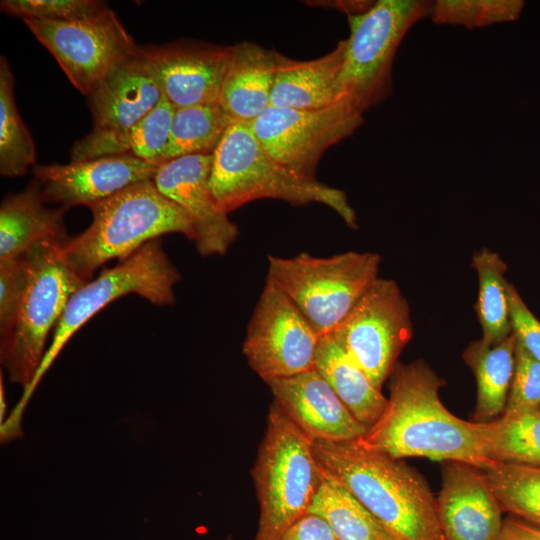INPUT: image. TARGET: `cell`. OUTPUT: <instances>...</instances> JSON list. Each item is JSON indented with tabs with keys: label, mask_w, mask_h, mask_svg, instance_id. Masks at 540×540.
Here are the masks:
<instances>
[{
	"label": "cell",
	"mask_w": 540,
	"mask_h": 540,
	"mask_svg": "<svg viewBox=\"0 0 540 540\" xmlns=\"http://www.w3.org/2000/svg\"><path fill=\"white\" fill-rule=\"evenodd\" d=\"M387 406L358 441L395 459L423 457L459 461L484 470L494 464L483 454L472 422L442 403L445 384L422 360L397 363L391 372Z\"/></svg>",
	"instance_id": "1"
},
{
	"label": "cell",
	"mask_w": 540,
	"mask_h": 540,
	"mask_svg": "<svg viewBox=\"0 0 540 540\" xmlns=\"http://www.w3.org/2000/svg\"><path fill=\"white\" fill-rule=\"evenodd\" d=\"M313 450L321 468L398 540H445L436 498L416 469L358 440L313 441Z\"/></svg>",
	"instance_id": "2"
},
{
	"label": "cell",
	"mask_w": 540,
	"mask_h": 540,
	"mask_svg": "<svg viewBox=\"0 0 540 540\" xmlns=\"http://www.w3.org/2000/svg\"><path fill=\"white\" fill-rule=\"evenodd\" d=\"M88 207L91 225L62 245L66 264L84 282L107 261L124 260L162 235L180 233L195 238L189 214L164 196L152 180L132 184Z\"/></svg>",
	"instance_id": "3"
},
{
	"label": "cell",
	"mask_w": 540,
	"mask_h": 540,
	"mask_svg": "<svg viewBox=\"0 0 540 540\" xmlns=\"http://www.w3.org/2000/svg\"><path fill=\"white\" fill-rule=\"evenodd\" d=\"M209 188L227 214L263 198L291 205L320 203L334 210L349 228L358 229L356 213L344 191L300 175L274 160L248 122H233L213 152Z\"/></svg>",
	"instance_id": "4"
},
{
	"label": "cell",
	"mask_w": 540,
	"mask_h": 540,
	"mask_svg": "<svg viewBox=\"0 0 540 540\" xmlns=\"http://www.w3.org/2000/svg\"><path fill=\"white\" fill-rule=\"evenodd\" d=\"M66 242V241H65ZM45 240L23 254L25 281L9 329L1 334L0 361L10 382L30 389L47 349L45 344L73 293L84 283L66 264L62 245Z\"/></svg>",
	"instance_id": "5"
},
{
	"label": "cell",
	"mask_w": 540,
	"mask_h": 540,
	"mask_svg": "<svg viewBox=\"0 0 540 540\" xmlns=\"http://www.w3.org/2000/svg\"><path fill=\"white\" fill-rule=\"evenodd\" d=\"M259 504L254 540H279L308 512L322 469L313 441L272 402L266 430L251 471Z\"/></svg>",
	"instance_id": "6"
},
{
	"label": "cell",
	"mask_w": 540,
	"mask_h": 540,
	"mask_svg": "<svg viewBox=\"0 0 540 540\" xmlns=\"http://www.w3.org/2000/svg\"><path fill=\"white\" fill-rule=\"evenodd\" d=\"M381 257L349 251L330 257L305 252L268 256L267 278L278 286L322 335L332 333L379 278Z\"/></svg>",
	"instance_id": "7"
},
{
	"label": "cell",
	"mask_w": 540,
	"mask_h": 540,
	"mask_svg": "<svg viewBox=\"0 0 540 540\" xmlns=\"http://www.w3.org/2000/svg\"><path fill=\"white\" fill-rule=\"evenodd\" d=\"M432 6L425 0H378L364 12L347 15L350 34L344 40L340 85L343 97L360 113L390 95L397 49Z\"/></svg>",
	"instance_id": "8"
},
{
	"label": "cell",
	"mask_w": 540,
	"mask_h": 540,
	"mask_svg": "<svg viewBox=\"0 0 540 540\" xmlns=\"http://www.w3.org/2000/svg\"><path fill=\"white\" fill-rule=\"evenodd\" d=\"M180 274L164 252L159 239L80 286L70 297L56 325L52 343L21 402L25 403L63 346L96 313L119 297L135 293L153 304L170 305Z\"/></svg>",
	"instance_id": "9"
},
{
	"label": "cell",
	"mask_w": 540,
	"mask_h": 540,
	"mask_svg": "<svg viewBox=\"0 0 540 540\" xmlns=\"http://www.w3.org/2000/svg\"><path fill=\"white\" fill-rule=\"evenodd\" d=\"M93 129L71 149V161L114 156L120 139L161 100L163 92L142 47L118 62L86 95Z\"/></svg>",
	"instance_id": "10"
},
{
	"label": "cell",
	"mask_w": 540,
	"mask_h": 540,
	"mask_svg": "<svg viewBox=\"0 0 540 540\" xmlns=\"http://www.w3.org/2000/svg\"><path fill=\"white\" fill-rule=\"evenodd\" d=\"M412 334L407 300L394 280L380 277L330 333L379 389Z\"/></svg>",
	"instance_id": "11"
},
{
	"label": "cell",
	"mask_w": 540,
	"mask_h": 540,
	"mask_svg": "<svg viewBox=\"0 0 540 540\" xmlns=\"http://www.w3.org/2000/svg\"><path fill=\"white\" fill-rule=\"evenodd\" d=\"M322 337L293 301L266 279L242 350L250 368L267 382L313 369Z\"/></svg>",
	"instance_id": "12"
},
{
	"label": "cell",
	"mask_w": 540,
	"mask_h": 540,
	"mask_svg": "<svg viewBox=\"0 0 540 540\" xmlns=\"http://www.w3.org/2000/svg\"><path fill=\"white\" fill-rule=\"evenodd\" d=\"M347 99L318 110L269 106L250 123L264 150L288 169L315 178L323 153L351 136L363 123Z\"/></svg>",
	"instance_id": "13"
},
{
	"label": "cell",
	"mask_w": 540,
	"mask_h": 540,
	"mask_svg": "<svg viewBox=\"0 0 540 540\" xmlns=\"http://www.w3.org/2000/svg\"><path fill=\"white\" fill-rule=\"evenodd\" d=\"M23 22L85 96L118 62L138 48L111 9L84 21Z\"/></svg>",
	"instance_id": "14"
},
{
	"label": "cell",
	"mask_w": 540,
	"mask_h": 540,
	"mask_svg": "<svg viewBox=\"0 0 540 540\" xmlns=\"http://www.w3.org/2000/svg\"><path fill=\"white\" fill-rule=\"evenodd\" d=\"M212 154L187 155L161 163L152 181L193 221L195 244L204 257L224 255L239 236L238 226L219 208L209 188Z\"/></svg>",
	"instance_id": "15"
},
{
	"label": "cell",
	"mask_w": 540,
	"mask_h": 540,
	"mask_svg": "<svg viewBox=\"0 0 540 540\" xmlns=\"http://www.w3.org/2000/svg\"><path fill=\"white\" fill-rule=\"evenodd\" d=\"M159 166L128 153L68 164L35 165L33 175L46 203H59L64 208L88 207L132 184L152 180Z\"/></svg>",
	"instance_id": "16"
},
{
	"label": "cell",
	"mask_w": 540,
	"mask_h": 540,
	"mask_svg": "<svg viewBox=\"0 0 540 540\" xmlns=\"http://www.w3.org/2000/svg\"><path fill=\"white\" fill-rule=\"evenodd\" d=\"M265 383L273 402L312 441H355L368 430L314 368Z\"/></svg>",
	"instance_id": "17"
},
{
	"label": "cell",
	"mask_w": 540,
	"mask_h": 540,
	"mask_svg": "<svg viewBox=\"0 0 540 540\" xmlns=\"http://www.w3.org/2000/svg\"><path fill=\"white\" fill-rule=\"evenodd\" d=\"M436 504L445 540H498L503 511L481 469L443 462Z\"/></svg>",
	"instance_id": "18"
},
{
	"label": "cell",
	"mask_w": 540,
	"mask_h": 540,
	"mask_svg": "<svg viewBox=\"0 0 540 540\" xmlns=\"http://www.w3.org/2000/svg\"><path fill=\"white\" fill-rule=\"evenodd\" d=\"M142 48L175 108L217 102L229 46L186 41Z\"/></svg>",
	"instance_id": "19"
},
{
	"label": "cell",
	"mask_w": 540,
	"mask_h": 540,
	"mask_svg": "<svg viewBox=\"0 0 540 540\" xmlns=\"http://www.w3.org/2000/svg\"><path fill=\"white\" fill-rule=\"evenodd\" d=\"M277 56L253 42L229 46L217 102L234 121L251 123L270 106Z\"/></svg>",
	"instance_id": "20"
},
{
	"label": "cell",
	"mask_w": 540,
	"mask_h": 540,
	"mask_svg": "<svg viewBox=\"0 0 540 540\" xmlns=\"http://www.w3.org/2000/svg\"><path fill=\"white\" fill-rule=\"evenodd\" d=\"M344 40L319 58L289 59L278 53L270 106L318 110L345 99L340 85Z\"/></svg>",
	"instance_id": "21"
},
{
	"label": "cell",
	"mask_w": 540,
	"mask_h": 540,
	"mask_svg": "<svg viewBox=\"0 0 540 540\" xmlns=\"http://www.w3.org/2000/svg\"><path fill=\"white\" fill-rule=\"evenodd\" d=\"M33 180L24 190L6 197L0 208V262L22 256L45 240L67 241L64 213L67 208H49Z\"/></svg>",
	"instance_id": "22"
},
{
	"label": "cell",
	"mask_w": 540,
	"mask_h": 540,
	"mask_svg": "<svg viewBox=\"0 0 540 540\" xmlns=\"http://www.w3.org/2000/svg\"><path fill=\"white\" fill-rule=\"evenodd\" d=\"M314 369L365 427L370 428L384 412L388 398L330 334L319 343Z\"/></svg>",
	"instance_id": "23"
},
{
	"label": "cell",
	"mask_w": 540,
	"mask_h": 540,
	"mask_svg": "<svg viewBox=\"0 0 540 540\" xmlns=\"http://www.w3.org/2000/svg\"><path fill=\"white\" fill-rule=\"evenodd\" d=\"M515 349L516 338L511 333L498 342L472 341L464 350L463 360L477 385L475 422L490 421L504 412L514 375Z\"/></svg>",
	"instance_id": "24"
},
{
	"label": "cell",
	"mask_w": 540,
	"mask_h": 540,
	"mask_svg": "<svg viewBox=\"0 0 540 540\" xmlns=\"http://www.w3.org/2000/svg\"><path fill=\"white\" fill-rule=\"evenodd\" d=\"M472 424L491 462L540 467V409L502 413L495 420Z\"/></svg>",
	"instance_id": "25"
},
{
	"label": "cell",
	"mask_w": 540,
	"mask_h": 540,
	"mask_svg": "<svg viewBox=\"0 0 540 540\" xmlns=\"http://www.w3.org/2000/svg\"><path fill=\"white\" fill-rule=\"evenodd\" d=\"M307 513L325 520L338 540H398L348 489L323 469L319 488Z\"/></svg>",
	"instance_id": "26"
},
{
	"label": "cell",
	"mask_w": 540,
	"mask_h": 540,
	"mask_svg": "<svg viewBox=\"0 0 540 540\" xmlns=\"http://www.w3.org/2000/svg\"><path fill=\"white\" fill-rule=\"evenodd\" d=\"M233 122L218 102L176 108L161 163L187 155L213 154Z\"/></svg>",
	"instance_id": "27"
},
{
	"label": "cell",
	"mask_w": 540,
	"mask_h": 540,
	"mask_svg": "<svg viewBox=\"0 0 540 540\" xmlns=\"http://www.w3.org/2000/svg\"><path fill=\"white\" fill-rule=\"evenodd\" d=\"M471 266L478 277L475 310L482 328V339L498 342L511 333L509 303L505 279L507 266L501 257L484 247L472 256Z\"/></svg>",
	"instance_id": "28"
},
{
	"label": "cell",
	"mask_w": 540,
	"mask_h": 540,
	"mask_svg": "<svg viewBox=\"0 0 540 540\" xmlns=\"http://www.w3.org/2000/svg\"><path fill=\"white\" fill-rule=\"evenodd\" d=\"M36 148L14 98V76L4 56L0 58V173L24 175L35 165Z\"/></svg>",
	"instance_id": "29"
},
{
	"label": "cell",
	"mask_w": 540,
	"mask_h": 540,
	"mask_svg": "<svg viewBox=\"0 0 540 540\" xmlns=\"http://www.w3.org/2000/svg\"><path fill=\"white\" fill-rule=\"evenodd\" d=\"M482 471L503 512L540 526V467L494 463Z\"/></svg>",
	"instance_id": "30"
},
{
	"label": "cell",
	"mask_w": 540,
	"mask_h": 540,
	"mask_svg": "<svg viewBox=\"0 0 540 540\" xmlns=\"http://www.w3.org/2000/svg\"><path fill=\"white\" fill-rule=\"evenodd\" d=\"M523 6L520 0H439L433 2L430 16L438 25L474 29L515 21Z\"/></svg>",
	"instance_id": "31"
},
{
	"label": "cell",
	"mask_w": 540,
	"mask_h": 540,
	"mask_svg": "<svg viewBox=\"0 0 540 540\" xmlns=\"http://www.w3.org/2000/svg\"><path fill=\"white\" fill-rule=\"evenodd\" d=\"M175 110L163 95L158 104L120 139L114 155L129 153L145 162L160 165Z\"/></svg>",
	"instance_id": "32"
},
{
	"label": "cell",
	"mask_w": 540,
	"mask_h": 540,
	"mask_svg": "<svg viewBox=\"0 0 540 540\" xmlns=\"http://www.w3.org/2000/svg\"><path fill=\"white\" fill-rule=\"evenodd\" d=\"M0 9L22 20L76 22L100 16L110 8L97 0H2Z\"/></svg>",
	"instance_id": "33"
},
{
	"label": "cell",
	"mask_w": 540,
	"mask_h": 540,
	"mask_svg": "<svg viewBox=\"0 0 540 540\" xmlns=\"http://www.w3.org/2000/svg\"><path fill=\"white\" fill-rule=\"evenodd\" d=\"M536 409H540V361L516 341L514 375L503 413Z\"/></svg>",
	"instance_id": "34"
},
{
	"label": "cell",
	"mask_w": 540,
	"mask_h": 540,
	"mask_svg": "<svg viewBox=\"0 0 540 540\" xmlns=\"http://www.w3.org/2000/svg\"><path fill=\"white\" fill-rule=\"evenodd\" d=\"M509 318L516 341L534 359L540 361V321L532 314L513 284L507 287Z\"/></svg>",
	"instance_id": "35"
},
{
	"label": "cell",
	"mask_w": 540,
	"mask_h": 540,
	"mask_svg": "<svg viewBox=\"0 0 540 540\" xmlns=\"http://www.w3.org/2000/svg\"><path fill=\"white\" fill-rule=\"evenodd\" d=\"M25 281V261L19 258L0 262V335L12 324Z\"/></svg>",
	"instance_id": "36"
},
{
	"label": "cell",
	"mask_w": 540,
	"mask_h": 540,
	"mask_svg": "<svg viewBox=\"0 0 540 540\" xmlns=\"http://www.w3.org/2000/svg\"><path fill=\"white\" fill-rule=\"evenodd\" d=\"M279 540H338L321 517L306 513L292 524Z\"/></svg>",
	"instance_id": "37"
},
{
	"label": "cell",
	"mask_w": 540,
	"mask_h": 540,
	"mask_svg": "<svg viewBox=\"0 0 540 540\" xmlns=\"http://www.w3.org/2000/svg\"><path fill=\"white\" fill-rule=\"evenodd\" d=\"M498 540H540V526L509 515L503 520Z\"/></svg>",
	"instance_id": "38"
},
{
	"label": "cell",
	"mask_w": 540,
	"mask_h": 540,
	"mask_svg": "<svg viewBox=\"0 0 540 540\" xmlns=\"http://www.w3.org/2000/svg\"><path fill=\"white\" fill-rule=\"evenodd\" d=\"M225 540H233L231 537H227Z\"/></svg>",
	"instance_id": "39"
}]
</instances>
